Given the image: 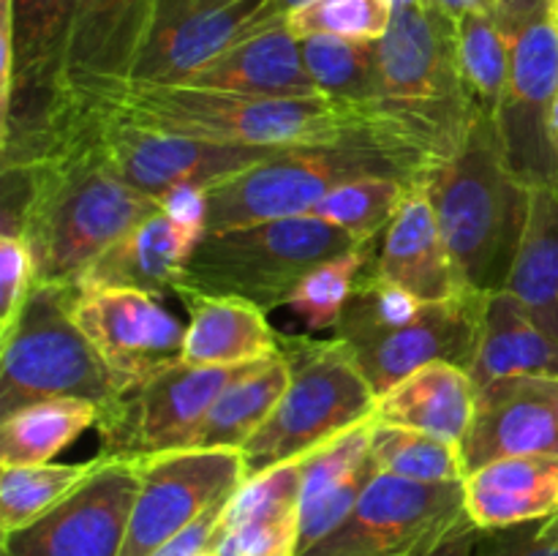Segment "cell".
I'll return each mask as SVG.
<instances>
[{"mask_svg":"<svg viewBox=\"0 0 558 556\" xmlns=\"http://www.w3.org/2000/svg\"><path fill=\"white\" fill-rule=\"evenodd\" d=\"M98 123L101 118L82 120L41 161L0 169V234L25 238L38 283H80L114 240L161 210V202L112 172Z\"/></svg>","mask_w":558,"mask_h":556,"instance_id":"cell-1","label":"cell"},{"mask_svg":"<svg viewBox=\"0 0 558 556\" xmlns=\"http://www.w3.org/2000/svg\"><path fill=\"white\" fill-rule=\"evenodd\" d=\"M477 114L458 60L456 20L428 0L396 5L379 41V98L374 123L387 145L428 172L466 140Z\"/></svg>","mask_w":558,"mask_h":556,"instance_id":"cell-2","label":"cell"},{"mask_svg":"<svg viewBox=\"0 0 558 556\" xmlns=\"http://www.w3.org/2000/svg\"><path fill=\"white\" fill-rule=\"evenodd\" d=\"M463 289L505 292L521 249L532 191L501 153L496 114L477 109L463 145L423 174Z\"/></svg>","mask_w":558,"mask_h":556,"instance_id":"cell-3","label":"cell"},{"mask_svg":"<svg viewBox=\"0 0 558 556\" xmlns=\"http://www.w3.org/2000/svg\"><path fill=\"white\" fill-rule=\"evenodd\" d=\"M118 112L169 134L267 150L336 145L354 136L381 140L368 112L327 96L276 98L194 85H153L131 87Z\"/></svg>","mask_w":558,"mask_h":556,"instance_id":"cell-4","label":"cell"},{"mask_svg":"<svg viewBox=\"0 0 558 556\" xmlns=\"http://www.w3.org/2000/svg\"><path fill=\"white\" fill-rule=\"evenodd\" d=\"M289 385L270 418L243 445L245 478L276 463L305 458L354 425L374 418L376 390L341 338L283 336Z\"/></svg>","mask_w":558,"mask_h":556,"instance_id":"cell-5","label":"cell"},{"mask_svg":"<svg viewBox=\"0 0 558 556\" xmlns=\"http://www.w3.org/2000/svg\"><path fill=\"white\" fill-rule=\"evenodd\" d=\"M423 174L425 167L417 158L396 150L376 136H354L336 145L283 150L205 191V234L276 218L311 216V210L332 189L349 180L398 178L414 183L423 180Z\"/></svg>","mask_w":558,"mask_h":556,"instance_id":"cell-6","label":"cell"},{"mask_svg":"<svg viewBox=\"0 0 558 556\" xmlns=\"http://www.w3.org/2000/svg\"><path fill=\"white\" fill-rule=\"evenodd\" d=\"M360 245L343 229L316 216L276 218L229 232L205 234L191 251L172 294L199 292L238 298L276 311L316 265Z\"/></svg>","mask_w":558,"mask_h":556,"instance_id":"cell-7","label":"cell"},{"mask_svg":"<svg viewBox=\"0 0 558 556\" xmlns=\"http://www.w3.org/2000/svg\"><path fill=\"white\" fill-rule=\"evenodd\" d=\"M76 283H36L14 327L0 336V418L47 398L118 396L112 371L71 314Z\"/></svg>","mask_w":558,"mask_h":556,"instance_id":"cell-8","label":"cell"},{"mask_svg":"<svg viewBox=\"0 0 558 556\" xmlns=\"http://www.w3.org/2000/svg\"><path fill=\"white\" fill-rule=\"evenodd\" d=\"M510 44V82L496 112L507 167L529 191H558V145L550 125L558 93L556 0H496Z\"/></svg>","mask_w":558,"mask_h":556,"instance_id":"cell-9","label":"cell"},{"mask_svg":"<svg viewBox=\"0 0 558 556\" xmlns=\"http://www.w3.org/2000/svg\"><path fill=\"white\" fill-rule=\"evenodd\" d=\"M248 365L210 368L174 360L125 387L101 409L96 425L98 456L109 461H142L189 447L213 401Z\"/></svg>","mask_w":558,"mask_h":556,"instance_id":"cell-10","label":"cell"},{"mask_svg":"<svg viewBox=\"0 0 558 556\" xmlns=\"http://www.w3.org/2000/svg\"><path fill=\"white\" fill-rule=\"evenodd\" d=\"M461 521L463 483H417L379 472L347 521L303 556H412Z\"/></svg>","mask_w":558,"mask_h":556,"instance_id":"cell-11","label":"cell"},{"mask_svg":"<svg viewBox=\"0 0 558 556\" xmlns=\"http://www.w3.org/2000/svg\"><path fill=\"white\" fill-rule=\"evenodd\" d=\"M134 463L142 485L120 556H153L210 507L227 501L245 480L243 452L229 447H183Z\"/></svg>","mask_w":558,"mask_h":556,"instance_id":"cell-12","label":"cell"},{"mask_svg":"<svg viewBox=\"0 0 558 556\" xmlns=\"http://www.w3.org/2000/svg\"><path fill=\"white\" fill-rule=\"evenodd\" d=\"M161 0H76L65 49V96L76 118H107L131 93Z\"/></svg>","mask_w":558,"mask_h":556,"instance_id":"cell-13","label":"cell"},{"mask_svg":"<svg viewBox=\"0 0 558 556\" xmlns=\"http://www.w3.org/2000/svg\"><path fill=\"white\" fill-rule=\"evenodd\" d=\"M98 136H101V150L112 172L158 202L178 189L207 191L267 161L276 153H283L169 134V131L134 123L120 112L101 118Z\"/></svg>","mask_w":558,"mask_h":556,"instance_id":"cell-14","label":"cell"},{"mask_svg":"<svg viewBox=\"0 0 558 556\" xmlns=\"http://www.w3.org/2000/svg\"><path fill=\"white\" fill-rule=\"evenodd\" d=\"M140 485L134 461L98 456L96 469L58 507L3 534L0 556H120Z\"/></svg>","mask_w":558,"mask_h":556,"instance_id":"cell-15","label":"cell"},{"mask_svg":"<svg viewBox=\"0 0 558 556\" xmlns=\"http://www.w3.org/2000/svg\"><path fill=\"white\" fill-rule=\"evenodd\" d=\"M278 27L267 0H161L131 87L183 85L245 38Z\"/></svg>","mask_w":558,"mask_h":556,"instance_id":"cell-16","label":"cell"},{"mask_svg":"<svg viewBox=\"0 0 558 556\" xmlns=\"http://www.w3.org/2000/svg\"><path fill=\"white\" fill-rule=\"evenodd\" d=\"M71 314L118 382V392L183 354L185 325L156 294L76 283Z\"/></svg>","mask_w":558,"mask_h":556,"instance_id":"cell-17","label":"cell"},{"mask_svg":"<svg viewBox=\"0 0 558 556\" xmlns=\"http://www.w3.org/2000/svg\"><path fill=\"white\" fill-rule=\"evenodd\" d=\"M485 300L488 294L466 292L445 303H428L423 314L409 325L343 343L354 352L376 396L436 360H450L472 371Z\"/></svg>","mask_w":558,"mask_h":556,"instance_id":"cell-18","label":"cell"},{"mask_svg":"<svg viewBox=\"0 0 558 556\" xmlns=\"http://www.w3.org/2000/svg\"><path fill=\"white\" fill-rule=\"evenodd\" d=\"M461 456L466 474L499 458L558 456V376H501L477 387Z\"/></svg>","mask_w":558,"mask_h":556,"instance_id":"cell-19","label":"cell"},{"mask_svg":"<svg viewBox=\"0 0 558 556\" xmlns=\"http://www.w3.org/2000/svg\"><path fill=\"white\" fill-rule=\"evenodd\" d=\"M371 267L387 281L407 287L423 303H445L466 294L423 180L409 185Z\"/></svg>","mask_w":558,"mask_h":556,"instance_id":"cell-20","label":"cell"},{"mask_svg":"<svg viewBox=\"0 0 558 556\" xmlns=\"http://www.w3.org/2000/svg\"><path fill=\"white\" fill-rule=\"evenodd\" d=\"M371 434L374 418L303 458L298 556L336 532L354 510L371 480L379 474L371 452Z\"/></svg>","mask_w":558,"mask_h":556,"instance_id":"cell-21","label":"cell"},{"mask_svg":"<svg viewBox=\"0 0 558 556\" xmlns=\"http://www.w3.org/2000/svg\"><path fill=\"white\" fill-rule=\"evenodd\" d=\"M202 238L205 234L183 227L161 207L150 218L129 229L123 238L114 240L87 267L80 283L140 289V292L163 298V294H172L191 251Z\"/></svg>","mask_w":558,"mask_h":556,"instance_id":"cell-22","label":"cell"},{"mask_svg":"<svg viewBox=\"0 0 558 556\" xmlns=\"http://www.w3.org/2000/svg\"><path fill=\"white\" fill-rule=\"evenodd\" d=\"M477 407L472 374L450 360L423 365L376 398L374 420L461 447Z\"/></svg>","mask_w":558,"mask_h":556,"instance_id":"cell-23","label":"cell"},{"mask_svg":"<svg viewBox=\"0 0 558 556\" xmlns=\"http://www.w3.org/2000/svg\"><path fill=\"white\" fill-rule=\"evenodd\" d=\"M463 510L477 529H501L558 512V456L499 458L463 478Z\"/></svg>","mask_w":558,"mask_h":556,"instance_id":"cell-24","label":"cell"},{"mask_svg":"<svg viewBox=\"0 0 558 556\" xmlns=\"http://www.w3.org/2000/svg\"><path fill=\"white\" fill-rule=\"evenodd\" d=\"M183 85L276 98L322 96L303 63L300 41L289 33L287 25L270 27L234 44Z\"/></svg>","mask_w":558,"mask_h":556,"instance_id":"cell-25","label":"cell"},{"mask_svg":"<svg viewBox=\"0 0 558 556\" xmlns=\"http://www.w3.org/2000/svg\"><path fill=\"white\" fill-rule=\"evenodd\" d=\"M189 325L180 360L191 365H245L278 352V333L267 322V311L238 298L180 292Z\"/></svg>","mask_w":558,"mask_h":556,"instance_id":"cell-26","label":"cell"},{"mask_svg":"<svg viewBox=\"0 0 558 556\" xmlns=\"http://www.w3.org/2000/svg\"><path fill=\"white\" fill-rule=\"evenodd\" d=\"M469 374L477 387L501 376H558V341L529 319L510 292H494L485 300L477 354Z\"/></svg>","mask_w":558,"mask_h":556,"instance_id":"cell-27","label":"cell"},{"mask_svg":"<svg viewBox=\"0 0 558 556\" xmlns=\"http://www.w3.org/2000/svg\"><path fill=\"white\" fill-rule=\"evenodd\" d=\"M287 385L289 363L281 349L270 358L251 363L213 401L210 412L205 414L199 428L194 431L189 447H199V450H216V447L243 450L245 442L270 418Z\"/></svg>","mask_w":558,"mask_h":556,"instance_id":"cell-28","label":"cell"},{"mask_svg":"<svg viewBox=\"0 0 558 556\" xmlns=\"http://www.w3.org/2000/svg\"><path fill=\"white\" fill-rule=\"evenodd\" d=\"M505 292L545 336L558 341V191H532L529 221Z\"/></svg>","mask_w":558,"mask_h":556,"instance_id":"cell-29","label":"cell"},{"mask_svg":"<svg viewBox=\"0 0 558 556\" xmlns=\"http://www.w3.org/2000/svg\"><path fill=\"white\" fill-rule=\"evenodd\" d=\"M101 407L87 398H47L0 418V467L52 463L71 442L98 425Z\"/></svg>","mask_w":558,"mask_h":556,"instance_id":"cell-30","label":"cell"},{"mask_svg":"<svg viewBox=\"0 0 558 556\" xmlns=\"http://www.w3.org/2000/svg\"><path fill=\"white\" fill-rule=\"evenodd\" d=\"M300 55L322 96L363 109L374 118L379 98V41L311 36L300 38Z\"/></svg>","mask_w":558,"mask_h":556,"instance_id":"cell-31","label":"cell"},{"mask_svg":"<svg viewBox=\"0 0 558 556\" xmlns=\"http://www.w3.org/2000/svg\"><path fill=\"white\" fill-rule=\"evenodd\" d=\"M376 251H379V240L360 243L352 251H347V254L316 265L294 287L283 309H289L294 319L303 322L305 333L336 330L343 309H347L349 298H352L354 287H357V278L374 262Z\"/></svg>","mask_w":558,"mask_h":556,"instance_id":"cell-32","label":"cell"},{"mask_svg":"<svg viewBox=\"0 0 558 556\" xmlns=\"http://www.w3.org/2000/svg\"><path fill=\"white\" fill-rule=\"evenodd\" d=\"M96 463L98 456L80 463L0 467V534L16 532L58 507L96 469Z\"/></svg>","mask_w":558,"mask_h":556,"instance_id":"cell-33","label":"cell"},{"mask_svg":"<svg viewBox=\"0 0 558 556\" xmlns=\"http://www.w3.org/2000/svg\"><path fill=\"white\" fill-rule=\"evenodd\" d=\"M458 60L477 109L496 114L510 82V44L494 11H472L456 20Z\"/></svg>","mask_w":558,"mask_h":556,"instance_id":"cell-34","label":"cell"},{"mask_svg":"<svg viewBox=\"0 0 558 556\" xmlns=\"http://www.w3.org/2000/svg\"><path fill=\"white\" fill-rule=\"evenodd\" d=\"M371 452L376 469L417 483H463L461 447L412 428H398L374 420Z\"/></svg>","mask_w":558,"mask_h":556,"instance_id":"cell-35","label":"cell"},{"mask_svg":"<svg viewBox=\"0 0 558 556\" xmlns=\"http://www.w3.org/2000/svg\"><path fill=\"white\" fill-rule=\"evenodd\" d=\"M417 183V180H414ZM407 180L398 178H357L332 189L311 216L332 223L352 234L357 243L381 240L385 229L396 218L398 207L409 194Z\"/></svg>","mask_w":558,"mask_h":556,"instance_id":"cell-36","label":"cell"},{"mask_svg":"<svg viewBox=\"0 0 558 556\" xmlns=\"http://www.w3.org/2000/svg\"><path fill=\"white\" fill-rule=\"evenodd\" d=\"M425 305L428 303H423L417 294H412L401 283L387 281L368 265L363 276L357 278V287H354L332 336L352 343L357 338L396 330V327H403L417 319L425 311Z\"/></svg>","mask_w":558,"mask_h":556,"instance_id":"cell-37","label":"cell"},{"mask_svg":"<svg viewBox=\"0 0 558 556\" xmlns=\"http://www.w3.org/2000/svg\"><path fill=\"white\" fill-rule=\"evenodd\" d=\"M392 14V0H308L287 16V27L298 41L311 36L381 41Z\"/></svg>","mask_w":558,"mask_h":556,"instance_id":"cell-38","label":"cell"},{"mask_svg":"<svg viewBox=\"0 0 558 556\" xmlns=\"http://www.w3.org/2000/svg\"><path fill=\"white\" fill-rule=\"evenodd\" d=\"M300 516L251 518V521L216 527L213 556H298Z\"/></svg>","mask_w":558,"mask_h":556,"instance_id":"cell-39","label":"cell"},{"mask_svg":"<svg viewBox=\"0 0 558 556\" xmlns=\"http://www.w3.org/2000/svg\"><path fill=\"white\" fill-rule=\"evenodd\" d=\"M472 556H558V512L515 527L477 529Z\"/></svg>","mask_w":558,"mask_h":556,"instance_id":"cell-40","label":"cell"},{"mask_svg":"<svg viewBox=\"0 0 558 556\" xmlns=\"http://www.w3.org/2000/svg\"><path fill=\"white\" fill-rule=\"evenodd\" d=\"M36 283V262L25 238L0 234V336L14 327Z\"/></svg>","mask_w":558,"mask_h":556,"instance_id":"cell-41","label":"cell"},{"mask_svg":"<svg viewBox=\"0 0 558 556\" xmlns=\"http://www.w3.org/2000/svg\"><path fill=\"white\" fill-rule=\"evenodd\" d=\"M474 534H477V527L466 516V521L458 523L450 534H445V537L436 540L434 545H428V548L414 556H472Z\"/></svg>","mask_w":558,"mask_h":556,"instance_id":"cell-42","label":"cell"},{"mask_svg":"<svg viewBox=\"0 0 558 556\" xmlns=\"http://www.w3.org/2000/svg\"><path fill=\"white\" fill-rule=\"evenodd\" d=\"M430 5L447 14L450 20H461L463 14H472V11H494L496 0H428Z\"/></svg>","mask_w":558,"mask_h":556,"instance_id":"cell-43","label":"cell"},{"mask_svg":"<svg viewBox=\"0 0 558 556\" xmlns=\"http://www.w3.org/2000/svg\"><path fill=\"white\" fill-rule=\"evenodd\" d=\"M305 3L308 0H267V16L272 22H278V25H287V16Z\"/></svg>","mask_w":558,"mask_h":556,"instance_id":"cell-44","label":"cell"},{"mask_svg":"<svg viewBox=\"0 0 558 556\" xmlns=\"http://www.w3.org/2000/svg\"><path fill=\"white\" fill-rule=\"evenodd\" d=\"M550 125H554V136H556V145H558V93H556V101H554V114H550Z\"/></svg>","mask_w":558,"mask_h":556,"instance_id":"cell-45","label":"cell"},{"mask_svg":"<svg viewBox=\"0 0 558 556\" xmlns=\"http://www.w3.org/2000/svg\"><path fill=\"white\" fill-rule=\"evenodd\" d=\"M556 20H558V0H556Z\"/></svg>","mask_w":558,"mask_h":556,"instance_id":"cell-46","label":"cell"},{"mask_svg":"<svg viewBox=\"0 0 558 556\" xmlns=\"http://www.w3.org/2000/svg\"><path fill=\"white\" fill-rule=\"evenodd\" d=\"M202 556H213V554H210V551H207V554H202Z\"/></svg>","mask_w":558,"mask_h":556,"instance_id":"cell-47","label":"cell"},{"mask_svg":"<svg viewBox=\"0 0 558 556\" xmlns=\"http://www.w3.org/2000/svg\"><path fill=\"white\" fill-rule=\"evenodd\" d=\"M412 556H414V554H412Z\"/></svg>","mask_w":558,"mask_h":556,"instance_id":"cell-48","label":"cell"}]
</instances>
